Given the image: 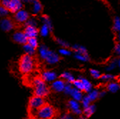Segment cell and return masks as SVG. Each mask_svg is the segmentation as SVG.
<instances>
[{"mask_svg": "<svg viewBox=\"0 0 120 119\" xmlns=\"http://www.w3.org/2000/svg\"><path fill=\"white\" fill-rule=\"evenodd\" d=\"M35 61L32 56L24 54L21 56L19 61V69L22 73H29L33 71Z\"/></svg>", "mask_w": 120, "mask_h": 119, "instance_id": "obj_1", "label": "cell"}, {"mask_svg": "<svg viewBox=\"0 0 120 119\" xmlns=\"http://www.w3.org/2000/svg\"><path fill=\"white\" fill-rule=\"evenodd\" d=\"M55 113V110L52 106L45 104L34 114L32 118L34 119H53Z\"/></svg>", "mask_w": 120, "mask_h": 119, "instance_id": "obj_2", "label": "cell"}, {"mask_svg": "<svg viewBox=\"0 0 120 119\" xmlns=\"http://www.w3.org/2000/svg\"><path fill=\"white\" fill-rule=\"evenodd\" d=\"M33 86L34 89V96L44 98L49 94V88L41 78H36L33 81Z\"/></svg>", "mask_w": 120, "mask_h": 119, "instance_id": "obj_3", "label": "cell"}, {"mask_svg": "<svg viewBox=\"0 0 120 119\" xmlns=\"http://www.w3.org/2000/svg\"><path fill=\"white\" fill-rule=\"evenodd\" d=\"M45 104H46L45 103V101L42 97L34 96L30 98L29 101L28 107L29 113L32 115V117L40 108H41Z\"/></svg>", "mask_w": 120, "mask_h": 119, "instance_id": "obj_4", "label": "cell"}, {"mask_svg": "<svg viewBox=\"0 0 120 119\" xmlns=\"http://www.w3.org/2000/svg\"><path fill=\"white\" fill-rule=\"evenodd\" d=\"M68 107L69 108V110L74 114L76 115H80L82 113V110L81 108V106L79 102L74 101L73 99L69 101L68 102Z\"/></svg>", "mask_w": 120, "mask_h": 119, "instance_id": "obj_5", "label": "cell"}, {"mask_svg": "<svg viewBox=\"0 0 120 119\" xmlns=\"http://www.w3.org/2000/svg\"><path fill=\"white\" fill-rule=\"evenodd\" d=\"M66 83L63 79H56L51 84V88L55 92H62L65 87Z\"/></svg>", "mask_w": 120, "mask_h": 119, "instance_id": "obj_6", "label": "cell"}, {"mask_svg": "<svg viewBox=\"0 0 120 119\" xmlns=\"http://www.w3.org/2000/svg\"><path fill=\"white\" fill-rule=\"evenodd\" d=\"M42 80L45 82H53L57 79V75L54 71H45L41 73Z\"/></svg>", "mask_w": 120, "mask_h": 119, "instance_id": "obj_7", "label": "cell"}, {"mask_svg": "<svg viewBox=\"0 0 120 119\" xmlns=\"http://www.w3.org/2000/svg\"><path fill=\"white\" fill-rule=\"evenodd\" d=\"M13 40L20 44H26L28 41L27 36L23 32H17L13 34Z\"/></svg>", "mask_w": 120, "mask_h": 119, "instance_id": "obj_8", "label": "cell"}, {"mask_svg": "<svg viewBox=\"0 0 120 119\" xmlns=\"http://www.w3.org/2000/svg\"><path fill=\"white\" fill-rule=\"evenodd\" d=\"M23 7L22 0H11L10 4L8 7V10L12 13H17L21 10Z\"/></svg>", "mask_w": 120, "mask_h": 119, "instance_id": "obj_9", "label": "cell"}, {"mask_svg": "<svg viewBox=\"0 0 120 119\" xmlns=\"http://www.w3.org/2000/svg\"><path fill=\"white\" fill-rule=\"evenodd\" d=\"M14 19L19 23L26 22L27 20L29 19V14L26 11L21 9V10L18 11L17 13H15Z\"/></svg>", "mask_w": 120, "mask_h": 119, "instance_id": "obj_10", "label": "cell"}, {"mask_svg": "<svg viewBox=\"0 0 120 119\" xmlns=\"http://www.w3.org/2000/svg\"><path fill=\"white\" fill-rule=\"evenodd\" d=\"M59 60H60V57H59V54L53 51H51V50L49 52L47 58H45L46 62L50 65H53V64L58 63L59 61Z\"/></svg>", "mask_w": 120, "mask_h": 119, "instance_id": "obj_11", "label": "cell"}, {"mask_svg": "<svg viewBox=\"0 0 120 119\" xmlns=\"http://www.w3.org/2000/svg\"><path fill=\"white\" fill-rule=\"evenodd\" d=\"M24 32L28 39L34 38V37L37 38V36L39 34V31L36 28V26H26Z\"/></svg>", "mask_w": 120, "mask_h": 119, "instance_id": "obj_12", "label": "cell"}, {"mask_svg": "<svg viewBox=\"0 0 120 119\" xmlns=\"http://www.w3.org/2000/svg\"><path fill=\"white\" fill-rule=\"evenodd\" d=\"M0 27L4 32H9L14 28V23L9 19H4L0 22Z\"/></svg>", "mask_w": 120, "mask_h": 119, "instance_id": "obj_13", "label": "cell"}, {"mask_svg": "<svg viewBox=\"0 0 120 119\" xmlns=\"http://www.w3.org/2000/svg\"><path fill=\"white\" fill-rule=\"evenodd\" d=\"M70 96H71V98H72L73 100L77 101L78 102H81V101L82 100V98L84 97L82 91L78 90V89L75 88H73V90H72Z\"/></svg>", "mask_w": 120, "mask_h": 119, "instance_id": "obj_14", "label": "cell"}, {"mask_svg": "<svg viewBox=\"0 0 120 119\" xmlns=\"http://www.w3.org/2000/svg\"><path fill=\"white\" fill-rule=\"evenodd\" d=\"M107 91L111 93H116L120 89V85L115 81H111L107 85Z\"/></svg>", "mask_w": 120, "mask_h": 119, "instance_id": "obj_15", "label": "cell"}, {"mask_svg": "<svg viewBox=\"0 0 120 119\" xmlns=\"http://www.w3.org/2000/svg\"><path fill=\"white\" fill-rule=\"evenodd\" d=\"M80 79L82 80V83H83V86H84V91L86 92V93H89L91 91L92 89H93V86H92V83L90 82L89 80H87L85 78H83V77H79Z\"/></svg>", "mask_w": 120, "mask_h": 119, "instance_id": "obj_16", "label": "cell"}, {"mask_svg": "<svg viewBox=\"0 0 120 119\" xmlns=\"http://www.w3.org/2000/svg\"><path fill=\"white\" fill-rule=\"evenodd\" d=\"M61 78L64 81H66L67 83H72L75 81V78L73 74L69 72H67V71H64L62 73Z\"/></svg>", "mask_w": 120, "mask_h": 119, "instance_id": "obj_17", "label": "cell"}, {"mask_svg": "<svg viewBox=\"0 0 120 119\" xmlns=\"http://www.w3.org/2000/svg\"><path fill=\"white\" fill-rule=\"evenodd\" d=\"M95 111H96V106L94 105V104H91L89 107L84 109L83 113L86 118H89L95 113Z\"/></svg>", "mask_w": 120, "mask_h": 119, "instance_id": "obj_18", "label": "cell"}, {"mask_svg": "<svg viewBox=\"0 0 120 119\" xmlns=\"http://www.w3.org/2000/svg\"><path fill=\"white\" fill-rule=\"evenodd\" d=\"M49 51L50 50L48 49V47H47L44 45H41L39 48V55L42 59H44V60H45V58H47Z\"/></svg>", "mask_w": 120, "mask_h": 119, "instance_id": "obj_19", "label": "cell"}, {"mask_svg": "<svg viewBox=\"0 0 120 119\" xmlns=\"http://www.w3.org/2000/svg\"><path fill=\"white\" fill-rule=\"evenodd\" d=\"M23 49L25 52V54L29 55V56H33L35 52H36V49L32 47V46H30L29 43H26L24 45H23Z\"/></svg>", "mask_w": 120, "mask_h": 119, "instance_id": "obj_20", "label": "cell"}, {"mask_svg": "<svg viewBox=\"0 0 120 119\" xmlns=\"http://www.w3.org/2000/svg\"><path fill=\"white\" fill-rule=\"evenodd\" d=\"M117 67V58H113L111 60L109 64L105 67V70L108 72L114 71L116 68Z\"/></svg>", "mask_w": 120, "mask_h": 119, "instance_id": "obj_21", "label": "cell"}, {"mask_svg": "<svg viewBox=\"0 0 120 119\" xmlns=\"http://www.w3.org/2000/svg\"><path fill=\"white\" fill-rule=\"evenodd\" d=\"M99 91L97 90V89H92L91 91L87 94L86 96L90 99V101L93 102L99 98Z\"/></svg>", "mask_w": 120, "mask_h": 119, "instance_id": "obj_22", "label": "cell"}, {"mask_svg": "<svg viewBox=\"0 0 120 119\" xmlns=\"http://www.w3.org/2000/svg\"><path fill=\"white\" fill-rule=\"evenodd\" d=\"M74 58L77 59L78 61H82V62H87L89 61V54H77V53H75L74 54Z\"/></svg>", "mask_w": 120, "mask_h": 119, "instance_id": "obj_23", "label": "cell"}, {"mask_svg": "<svg viewBox=\"0 0 120 119\" xmlns=\"http://www.w3.org/2000/svg\"><path fill=\"white\" fill-rule=\"evenodd\" d=\"M72 49L75 51V53L77 54H86L87 53V50L86 49L81 45H79V44H75L72 47Z\"/></svg>", "mask_w": 120, "mask_h": 119, "instance_id": "obj_24", "label": "cell"}, {"mask_svg": "<svg viewBox=\"0 0 120 119\" xmlns=\"http://www.w3.org/2000/svg\"><path fill=\"white\" fill-rule=\"evenodd\" d=\"M115 79H116L115 76L112 75V74H110V73L102 74V75L101 76V77H100V80H101L104 82H107V83L113 81Z\"/></svg>", "mask_w": 120, "mask_h": 119, "instance_id": "obj_25", "label": "cell"}, {"mask_svg": "<svg viewBox=\"0 0 120 119\" xmlns=\"http://www.w3.org/2000/svg\"><path fill=\"white\" fill-rule=\"evenodd\" d=\"M72 86H74V88L78 89V90L81 91H84V86H83V83L82 81V80L80 79V78L79 77L77 79H75V81L72 83Z\"/></svg>", "mask_w": 120, "mask_h": 119, "instance_id": "obj_26", "label": "cell"}, {"mask_svg": "<svg viewBox=\"0 0 120 119\" xmlns=\"http://www.w3.org/2000/svg\"><path fill=\"white\" fill-rule=\"evenodd\" d=\"M41 9H42V6L41 3L39 1H37V0H34L33 2V8H32L33 13L37 14L41 11Z\"/></svg>", "mask_w": 120, "mask_h": 119, "instance_id": "obj_27", "label": "cell"}, {"mask_svg": "<svg viewBox=\"0 0 120 119\" xmlns=\"http://www.w3.org/2000/svg\"><path fill=\"white\" fill-rule=\"evenodd\" d=\"M49 32H51V29H49V27L47 25L43 24V25L41 26V29H40V31H39L40 34H41L42 36L45 37V36H48Z\"/></svg>", "mask_w": 120, "mask_h": 119, "instance_id": "obj_28", "label": "cell"}, {"mask_svg": "<svg viewBox=\"0 0 120 119\" xmlns=\"http://www.w3.org/2000/svg\"><path fill=\"white\" fill-rule=\"evenodd\" d=\"M81 103H82V106L84 109V108L89 107L90 105H91V104H92V101H90V99L88 98L87 96H85L83 97L82 100L81 101Z\"/></svg>", "mask_w": 120, "mask_h": 119, "instance_id": "obj_29", "label": "cell"}, {"mask_svg": "<svg viewBox=\"0 0 120 119\" xmlns=\"http://www.w3.org/2000/svg\"><path fill=\"white\" fill-rule=\"evenodd\" d=\"M27 43H29L30 46H32L34 49H37L38 47V46H39L38 41H37V39L36 37L29 38L28 39V41H27Z\"/></svg>", "mask_w": 120, "mask_h": 119, "instance_id": "obj_30", "label": "cell"}, {"mask_svg": "<svg viewBox=\"0 0 120 119\" xmlns=\"http://www.w3.org/2000/svg\"><path fill=\"white\" fill-rule=\"evenodd\" d=\"M89 73H90V74H91V76L94 79H100V77L101 76V73L98 70H97V69H91V70L89 71Z\"/></svg>", "mask_w": 120, "mask_h": 119, "instance_id": "obj_31", "label": "cell"}, {"mask_svg": "<svg viewBox=\"0 0 120 119\" xmlns=\"http://www.w3.org/2000/svg\"><path fill=\"white\" fill-rule=\"evenodd\" d=\"M113 29H114V32H120V19L119 17H116L115 18L114 22Z\"/></svg>", "mask_w": 120, "mask_h": 119, "instance_id": "obj_32", "label": "cell"}, {"mask_svg": "<svg viewBox=\"0 0 120 119\" xmlns=\"http://www.w3.org/2000/svg\"><path fill=\"white\" fill-rule=\"evenodd\" d=\"M73 86L71 83H66V85H65V87H64V92L66 94H68V95H70L72 90H73Z\"/></svg>", "mask_w": 120, "mask_h": 119, "instance_id": "obj_33", "label": "cell"}, {"mask_svg": "<svg viewBox=\"0 0 120 119\" xmlns=\"http://www.w3.org/2000/svg\"><path fill=\"white\" fill-rule=\"evenodd\" d=\"M41 20H42V22L44 24H46L47 25L49 29H51V31L52 30V22L50 20V19L48 17H46V16H44L41 18Z\"/></svg>", "mask_w": 120, "mask_h": 119, "instance_id": "obj_34", "label": "cell"}, {"mask_svg": "<svg viewBox=\"0 0 120 119\" xmlns=\"http://www.w3.org/2000/svg\"><path fill=\"white\" fill-rule=\"evenodd\" d=\"M56 41V42H57L62 48H67V49H68V48L69 47V43L67 41H64V40H63V39H59V38H57Z\"/></svg>", "mask_w": 120, "mask_h": 119, "instance_id": "obj_35", "label": "cell"}, {"mask_svg": "<svg viewBox=\"0 0 120 119\" xmlns=\"http://www.w3.org/2000/svg\"><path fill=\"white\" fill-rule=\"evenodd\" d=\"M59 53L60 55L64 56H69L71 55V52L69 49H68L67 48H62L59 50Z\"/></svg>", "mask_w": 120, "mask_h": 119, "instance_id": "obj_36", "label": "cell"}, {"mask_svg": "<svg viewBox=\"0 0 120 119\" xmlns=\"http://www.w3.org/2000/svg\"><path fill=\"white\" fill-rule=\"evenodd\" d=\"M9 13V10L3 7L2 5H0V17H5Z\"/></svg>", "mask_w": 120, "mask_h": 119, "instance_id": "obj_37", "label": "cell"}, {"mask_svg": "<svg viewBox=\"0 0 120 119\" xmlns=\"http://www.w3.org/2000/svg\"><path fill=\"white\" fill-rule=\"evenodd\" d=\"M26 26H36L37 25V22L34 19H29L27 22H26Z\"/></svg>", "mask_w": 120, "mask_h": 119, "instance_id": "obj_38", "label": "cell"}, {"mask_svg": "<svg viewBox=\"0 0 120 119\" xmlns=\"http://www.w3.org/2000/svg\"><path fill=\"white\" fill-rule=\"evenodd\" d=\"M59 119H74L73 115L70 113H64L59 118Z\"/></svg>", "mask_w": 120, "mask_h": 119, "instance_id": "obj_39", "label": "cell"}, {"mask_svg": "<svg viewBox=\"0 0 120 119\" xmlns=\"http://www.w3.org/2000/svg\"><path fill=\"white\" fill-rule=\"evenodd\" d=\"M10 2H11V0H2V5L3 7H4L5 8H7L8 9V7H9V5L10 4Z\"/></svg>", "mask_w": 120, "mask_h": 119, "instance_id": "obj_40", "label": "cell"}, {"mask_svg": "<svg viewBox=\"0 0 120 119\" xmlns=\"http://www.w3.org/2000/svg\"><path fill=\"white\" fill-rule=\"evenodd\" d=\"M114 51H115V53L120 57V43H117L116 45L115 46Z\"/></svg>", "mask_w": 120, "mask_h": 119, "instance_id": "obj_41", "label": "cell"}, {"mask_svg": "<svg viewBox=\"0 0 120 119\" xmlns=\"http://www.w3.org/2000/svg\"><path fill=\"white\" fill-rule=\"evenodd\" d=\"M107 92L105 91H100L99 93V98H103L105 95H106Z\"/></svg>", "mask_w": 120, "mask_h": 119, "instance_id": "obj_42", "label": "cell"}, {"mask_svg": "<svg viewBox=\"0 0 120 119\" xmlns=\"http://www.w3.org/2000/svg\"><path fill=\"white\" fill-rule=\"evenodd\" d=\"M34 1V0H22V2H26V3H33V2Z\"/></svg>", "mask_w": 120, "mask_h": 119, "instance_id": "obj_43", "label": "cell"}, {"mask_svg": "<svg viewBox=\"0 0 120 119\" xmlns=\"http://www.w3.org/2000/svg\"><path fill=\"white\" fill-rule=\"evenodd\" d=\"M117 67L120 69V57L117 58Z\"/></svg>", "mask_w": 120, "mask_h": 119, "instance_id": "obj_44", "label": "cell"}, {"mask_svg": "<svg viewBox=\"0 0 120 119\" xmlns=\"http://www.w3.org/2000/svg\"><path fill=\"white\" fill-rule=\"evenodd\" d=\"M118 40H119V41L120 43V32H118Z\"/></svg>", "mask_w": 120, "mask_h": 119, "instance_id": "obj_45", "label": "cell"}, {"mask_svg": "<svg viewBox=\"0 0 120 119\" xmlns=\"http://www.w3.org/2000/svg\"><path fill=\"white\" fill-rule=\"evenodd\" d=\"M79 119H86L85 118H84V117H81V118H79Z\"/></svg>", "mask_w": 120, "mask_h": 119, "instance_id": "obj_46", "label": "cell"}, {"mask_svg": "<svg viewBox=\"0 0 120 119\" xmlns=\"http://www.w3.org/2000/svg\"><path fill=\"white\" fill-rule=\"evenodd\" d=\"M117 79H119V80L120 81V75H119V76H118V78H117Z\"/></svg>", "mask_w": 120, "mask_h": 119, "instance_id": "obj_47", "label": "cell"}, {"mask_svg": "<svg viewBox=\"0 0 120 119\" xmlns=\"http://www.w3.org/2000/svg\"><path fill=\"white\" fill-rule=\"evenodd\" d=\"M26 119H29V118H26Z\"/></svg>", "mask_w": 120, "mask_h": 119, "instance_id": "obj_48", "label": "cell"}]
</instances>
